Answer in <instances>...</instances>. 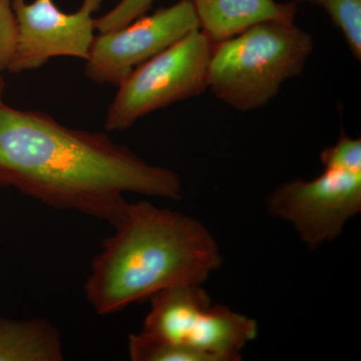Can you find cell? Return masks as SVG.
<instances>
[{"label":"cell","instance_id":"obj_1","mask_svg":"<svg viewBox=\"0 0 361 361\" xmlns=\"http://www.w3.org/2000/svg\"><path fill=\"white\" fill-rule=\"evenodd\" d=\"M0 186L59 210L116 224L125 195L180 200V176L104 133L71 129L42 111L0 106Z\"/></svg>","mask_w":361,"mask_h":361},{"label":"cell","instance_id":"obj_2","mask_svg":"<svg viewBox=\"0 0 361 361\" xmlns=\"http://www.w3.org/2000/svg\"><path fill=\"white\" fill-rule=\"evenodd\" d=\"M92 260L85 296L108 315L159 292L204 284L222 265L220 247L198 220L148 201L128 204Z\"/></svg>","mask_w":361,"mask_h":361},{"label":"cell","instance_id":"obj_3","mask_svg":"<svg viewBox=\"0 0 361 361\" xmlns=\"http://www.w3.org/2000/svg\"><path fill=\"white\" fill-rule=\"evenodd\" d=\"M310 35L283 21H264L214 47L208 89L235 110H257L285 80L302 73L312 52Z\"/></svg>","mask_w":361,"mask_h":361},{"label":"cell","instance_id":"obj_4","mask_svg":"<svg viewBox=\"0 0 361 361\" xmlns=\"http://www.w3.org/2000/svg\"><path fill=\"white\" fill-rule=\"evenodd\" d=\"M142 331L190 349L207 361H238L241 351L258 336L255 319L212 304L203 284L159 292Z\"/></svg>","mask_w":361,"mask_h":361},{"label":"cell","instance_id":"obj_5","mask_svg":"<svg viewBox=\"0 0 361 361\" xmlns=\"http://www.w3.org/2000/svg\"><path fill=\"white\" fill-rule=\"evenodd\" d=\"M214 47L205 32L196 30L135 68L118 85L104 129H129L153 111L206 92Z\"/></svg>","mask_w":361,"mask_h":361},{"label":"cell","instance_id":"obj_6","mask_svg":"<svg viewBox=\"0 0 361 361\" xmlns=\"http://www.w3.org/2000/svg\"><path fill=\"white\" fill-rule=\"evenodd\" d=\"M271 216L293 226L311 250L338 238L361 212V171L323 167L312 180L280 185L267 198Z\"/></svg>","mask_w":361,"mask_h":361},{"label":"cell","instance_id":"obj_7","mask_svg":"<svg viewBox=\"0 0 361 361\" xmlns=\"http://www.w3.org/2000/svg\"><path fill=\"white\" fill-rule=\"evenodd\" d=\"M196 30L200 23L191 2L180 0L120 30L99 32L85 59V75L94 84L118 87L135 68Z\"/></svg>","mask_w":361,"mask_h":361},{"label":"cell","instance_id":"obj_8","mask_svg":"<svg viewBox=\"0 0 361 361\" xmlns=\"http://www.w3.org/2000/svg\"><path fill=\"white\" fill-rule=\"evenodd\" d=\"M103 0H84L73 13H63L54 0H13L18 23L16 54L9 66L11 73L37 70L49 59L71 56L87 59L94 39V13Z\"/></svg>","mask_w":361,"mask_h":361},{"label":"cell","instance_id":"obj_9","mask_svg":"<svg viewBox=\"0 0 361 361\" xmlns=\"http://www.w3.org/2000/svg\"><path fill=\"white\" fill-rule=\"evenodd\" d=\"M200 30L215 44L235 37L247 28L264 21L294 23V1L276 0H189Z\"/></svg>","mask_w":361,"mask_h":361},{"label":"cell","instance_id":"obj_10","mask_svg":"<svg viewBox=\"0 0 361 361\" xmlns=\"http://www.w3.org/2000/svg\"><path fill=\"white\" fill-rule=\"evenodd\" d=\"M63 360L61 334L51 322L0 317V361Z\"/></svg>","mask_w":361,"mask_h":361},{"label":"cell","instance_id":"obj_11","mask_svg":"<svg viewBox=\"0 0 361 361\" xmlns=\"http://www.w3.org/2000/svg\"><path fill=\"white\" fill-rule=\"evenodd\" d=\"M296 4H310L329 14L332 23L343 35L349 51L361 61V0H293Z\"/></svg>","mask_w":361,"mask_h":361},{"label":"cell","instance_id":"obj_12","mask_svg":"<svg viewBox=\"0 0 361 361\" xmlns=\"http://www.w3.org/2000/svg\"><path fill=\"white\" fill-rule=\"evenodd\" d=\"M128 350L133 361H207L199 353L144 331L130 334Z\"/></svg>","mask_w":361,"mask_h":361},{"label":"cell","instance_id":"obj_13","mask_svg":"<svg viewBox=\"0 0 361 361\" xmlns=\"http://www.w3.org/2000/svg\"><path fill=\"white\" fill-rule=\"evenodd\" d=\"M156 1L158 0H120L108 13L94 20V28L99 32L120 30L145 16Z\"/></svg>","mask_w":361,"mask_h":361},{"label":"cell","instance_id":"obj_14","mask_svg":"<svg viewBox=\"0 0 361 361\" xmlns=\"http://www.w3.org/2000/svg\"><path fill=\"white\" fill-rule=\"evenodd\" d=\"M320 161L323 167L361 171V140L348 137L344 130H341L336 144L323 149Z\"/></svg>","mask_w":361,"mask_h":361},{"label":"cell","instance_id":"obj_15","mask_svg":"<svg viewBox=\"0 0 361 361\" xmlns=\"http://www.w3.org/2000/svg\"><path fill=\"white\" fill-rule=\"evenodd\" d=\"M18 37L13 0H0V73L8 71L16 54Z\"/></svg>","mask_w":361,"mask_h":361},{"label":"cell","instance_id":"obj_16","mask_svg":"<svg viewBox=\"0 0 361 361\" xmlns=\"http://www.w3.org/2000/svg\"><path fill=\"white\" fill-rule=\"evenodd\" d=\"M4 90H6V80L2 77L1 73H0V106H1L4 103Z\"/></svg>","mask_w":361,"mask_h":361}]
</instances>
